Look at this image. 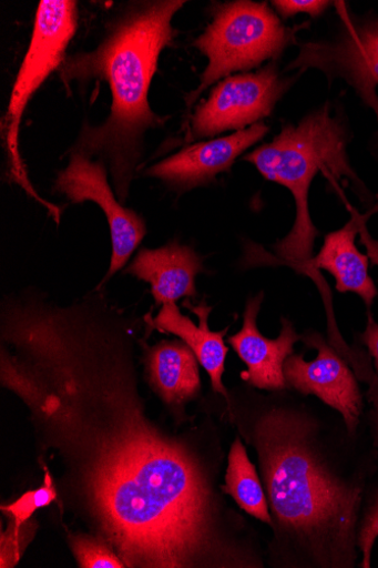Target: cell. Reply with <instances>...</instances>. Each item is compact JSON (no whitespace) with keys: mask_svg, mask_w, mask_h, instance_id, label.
<instances>
[{"mask_svg":"<svg viewBox=\"0 0 378 568\" xmlns=\"http://www.w3.org/2000/svg\"><path fill=\"white\" fill-rule=\"evenodd\" d=\"M275 63L255 73L228 77L215 87L192 118L190 139L242 131L273 114L290 85Z\"/></svg>","mask_w":378,"mask_h":568,"instance_id":"cell-8","label":"cell"},{"mask_svg":"<svg viewBox=\"0 0 378 568\" xmlns=\"http://www.w3.org/2000/svg\"><path fill=\"white\" fill-rule=\"evenodd\" d=\"M272 4L282 18L288 19L297 14H308L311 18H318L334 3L320 2V0H275Z\"/></svg>","mask_w":378,"mask_h":568,"instance_id":"cell-20","label":"cell"},{"mask_svg":"<svg viewBox=\"0 0 378 568\" xmlns=\"http://www.w3.org/2000/svg\"><path fill=\"white\" fill-rule=\"evenodd\" d=\"M186 4L180 0L146 2L126 13L90 53L74 55L62 69L65 85L104 80L113 94L111 116L85 126L72 152L101 156L110 165L119 200L126 202L141 160L146 130L164 123L149 105L147 94L162 50L173 42V19Z\"/></svg>","mask_w":378,"mask_h":568,"instance_id":"cell-2","label":"cell"},{"mask_svg":"<svg viewBox=\"0 0 378 568\" xmlns=\"http://www.w3.org/2000/svg\"><path fill=\"white\" fill-rule=\"evenodd\" d=\"M296 413L273 409L255 427L265 487L282 530L326 567H350L361 488L338 478L317 455Z\"/></svg>","mask_w":378,"mask_h":568,"instance_id":"cell-3","label":"cell"},{"mask_svg":"<svg viewBox=\"0 0 378 568\" xmlns=\"http://www.w3.org/2000/svg\"><path fill=\"white\" fill-rule=\"evenodd\" d=\"M371 397L378 412V379L372 384Z\"/></svg>","mask_w":378,"mask_h":568,"instance_id":"cell-24","label":"cell"},{"mask_svg":"<svg viewBox=\"0 0 378 568\" xmlns=\"http://www.w3.org/2000/svg\"><path fill=\"white\" fill-rule=\"evenodd\" d=\"M134 323L102 288L60 304L2 303V386L71 469L80 504L126 567H235L198 458L147 418Z\"/></svg>","mask_w":378,"mask_h":568,"instance_id":"cell-1","label":"cell"},{"mask_svg":"<svg viewBox=\"0 0 378 568\" xmlns=\"http://www.w3.org/2000/svg\"><path fill=\"white\" fill-rule=\"evenodd\" d=\"M57 497L58 491L53 487L50 475L47 474L43 485L39 489L25 493L16 503L3 506L2 510L11 516L13 521L11 527L21 529L35 510L50 505Z\"/></svg>","mask_w":378,"mask_h":568,"instance_id":"cell-19","label":"cell"},{"mask_svg":"<svg viewBox=\"0 0 378 568\" xmlns=\"http://www.w3.org/2000/svg\"><path fill=\"white\" fill-rule=\"evenodd\" d=\"M306 342L318 354L311 363H307L302 355H290L284 367L287 385L304 395H315L340 412L349 433H354L362 407L354 374L319 335L314 334Z\"/></svg>","mask_w":378,"mask_h":568,"instance_id":"cell-10","label":"cell"},{"mask_svg":"<svg viewBox=\"0 0 378 568\" xmlns=\"http://www.w3.org/2000/svg\"><path fill=\"white\" fill-rule=\"evenodd\" d=\"M349 133L340 115L330 105L305 116L297 125H286L274 141L263 144L244 158L266 179L285 186L296 204L295 224L274 248L278 260L300 274L311 276L315 239L318 232L309 214V190L318 173L331 181H360L347 153Z\"/></svg>","mask_w":378,"mask_h":568,"instance_id":"cell-4","label":"cell"},{"mask_svg":"<svg viewBox=\"0 0 378 568\" xmlns=\"http://www.w3.org/2000/svg\"><path fill=\"white\" fill-rule=\"evenodd\" d=\"M205 273L202 256L178 241L157 247H143L125 270L151 286L156 305L197 296L196 277Z\"/></svg>","mask_w":378,"mask_h":568,"instance_id":"cell-13","label":"cell"},{"mask_svg":"<svg viewBox=\"0 0 378 568\" xmlns=\"http://www.w3.org/2000/svg\"><path fill=\"white\" fill-rule=\"evenodd\" d=\"M304 27H286L267 3L239 0L217 7L212 23L194 42L208 63L198 88L187 95V108L221 79L279 59Z\"/></svg>","mask_w":378,"mask_h":568,"instance_id":"cell-5","label":"cell"},{"mask_svg":"<svg viewBox=\"0 0 378 568\" xmlns=\"http://www.w3.org/2000/svg\"><path fill=\"white\" fill-rule=\"evenodd\" d=\"M263 296L258 293L248 298L243 327L228 342L247 366L248 371L243 376L251 385L259 389L283 390L287 387L284 367L300 337L286 320H283L278 338L269 339L259 333L256 321Z\"/></svg>","mask_w":378,"mask_h":568,"instance_id":"cell-12","label":"cell"},{"mask_svg":"<svg viewBox=\"0 0 378 568\" xmlns=\"http://www.w3.org/2000/svg\"><path fill=\"white\" fill-rule=\"evenodd\" d=\"M335 4L344 22L340 31L330 40L302 43L289 70L315 69L345 80L378 120V17L359 19L345 11V3Z\"/></svg>","mask_w":378,"mask_h":568,"instance_id":"cell-7","label":"cell"},{"mask_svg":"<svg viewBox=\"0 0 378 568\" xmlns=\"http://www.w3.org/2000/svg\"><path fill=\"white\" fill-rule=\"evenodd\" d=\"M184 306L198 317V326L181 313L176 303L162 305L157 316L152 320L147 317L146 323L159 332L180 337L194 352L200 365L208 374L213 390L228 398L223 377L228 354L224 338L229 328L221 332L208 328L207 321L213 307L205 302L193 305L185 301Z\"/></svg>","mask_w":378,"mask_h":568,"instance_id":"cell-14","label":"cell"},{"mask_svg":"<svg viewBox=\"0 0 378 568\" xmlns=\"http://www.w3.org/2000/svg\"><path fill=\"white\" fill-rule=\"evenodd\" d=\"M78 3L71 0H43L35 14L33 33L19 71L8 109L6 139L11 176L60 224V206L42 199L30 182L19 152V130L28 102L48 77L61 67L78 29Z\"/></svg>","mask_w":378,"mask_h":568,"instance_id":"cell-6","label":"cell"},{"mask_svg":"<svg viewBox=\"0 0 378 568\" xmlns=\"http://www.w3.org/2000/svg\"><path fill=\"white\" fill-rule=\"evenodd\" d=\"M360 242L367 250V255L372 265L378 267V241L374 240L368 233L366 224L362 223L360 226Z\"/></svg>","mask_w":378,"mask_h":568,"instance_id":"cell-23","label":"cell"},{"mask_svg":"<svg viewBox=\"0 0 378 568\" xmlns=\"http://www.w3.org/2000/svg\"><path fill=\"white\" fill-rule=\"evenodd\" d=\"M364 222L354 214V219L343 229L326 236L319 252L309 263L311 276L318 270L330 273L336 278V288L340 293H355L368 306L378 295L368 267L369 257L356 246V235Z\"/></svg>","mask_w":378,"mask_h":568,"instance_id":"cell-15","label":"cell"},{"mask_svg":"<svg viewBox=\"0 0 378 568\" xmlns=\"http://www.w3.org/2000/svg\"><path fill=\"white\" fill-rule=\"evenodd\" d=\"M72 550L82 568H124L122 558L101 538L78 536L71 539Z\"/></svg>","mask_w":378,"mask_h":568,"instance_id":"cell-18","label":"cell"},{"mask_svg":"<svg viewBox=\"0 0 378 568\" xmlns=\"http://www.w3.org/2000/svg\"><path fill=\"white\" fill-rule=\"evenodd\" d=\"M362 342L367 345L370 355L375 359V367L378 372V325L371 317L368 318L367 327L362 334Z\"/></svg>","mask_w":378,"mask_h":568,"instance_id":"cell-22","label":"cell"},{"mask_svg":"<svg viewBox=\"0 0 378 568\" xmlns=\"http://www.w3.org/2000/svg\"><path fill=\"white\" fill-rule=\"evenodd\" d=\"M198 359L178 341L161 342L149 348L145 358L147 378L162 400L182 406L201 389Z\"/></svg>","mask_w":378,"mask_h":568,"instance_id":"cell-16","label":"cell"},{"mask_svg":"<svg viewBox=\"0 0 378 568\" xmlns=\"http://www.w3.org/2000/svg\"><path fill=\"white\" fill-rule=\"evenodd\" d=\"M223 490L254 518L266 525H274L255 467L239 439L232 446L226 486Z\"/></svg>","mask_w":378,"mask_h":568,"instance_id":"cell-17","label":"cell"},{"mask_svg":"<svg viewBox=\"0 0 378 568\" xmlns=\"http://www.w3.org/2000/svg\"><path fill=\"white\" fill-rule=\"evenodd\" d=\"M268 131L269 128L259 122L225 138L198 142L151 166L144 175L181 193L206 186L219 174L229 172L241 154Z\"/></svg>","mask_w":378,"mask_h":568,"instance_id":"cell-11","label":"cell"},{"mask_svg":"<svg viewBox=\"0 0 378 568\" xmlns=\"http://www.w3.org/2000/svg\"><path fill=\"white\" fill-rule=\"evenodd\" d=\"M378 537V497L365 516L358 534L357 544L362 554L361 566L370 567V556L375 540Z\"/></svg>","mask_w":378,"mask_h":568,"instance_id":"cell-21","label":"cell"},{"mask_svg":"<svg viewBox=\"0 0 378 568\" xmlns=\"http://www.w3.org/2000/svg\"><path fill=\"white\" fill-rule=\"evenodd\" d=\"M53 191L64 194L72 203L94 202L103 212L111 230L113 254L110 271L96 286L102 288L129 263L146 234L145 222L116 199L104 165L81 153L72 152L70 164L59 174Z\"/></svg>","mask_w":378,"mask_h":568,"instance_id":"cell-9","label":"cell"}]
</instances>
